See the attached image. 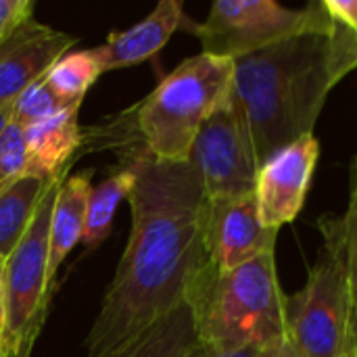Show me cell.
<instances>
[{"instance_id":"21","label":"cell","mask_w":357,"mask_h":357,"mask_svg":"<svg viewBox=\"0 0 357 357\" xmlns=\"http://www.w3.org/2000/svg\"><path fill=\"white\" fill-rule=\"evenodd\" d=\"M339 220H341V232H343L345 251H347L354 307L357 310V153L351 163V176H349V203H347L345 213Z\"/></svg>"},{"instance_id":"23","label":"cell","mask_w":357,"mask_h":357,"mask_svg":"<svg viewBox=\"0 0 357 357\" xmlns=\"http://www.w3.org/2000/svg\"><path fill=\"white\" fill-rule=\"evenodd\" d=\"M274 351H276V347L274 349H261V347L218 349V347H209V345L195 341L184 357H274Z\"/></svg>"},{"instance_id":"18","label":"cell","mask_w":357,"mask_h":357,"mask_svg":"<svg viewBox=\"0 0 357 357\" xmlns=\"http://www.w3.org/2000/svg\"><path fill=\"white\" fill-rule=\"evenodd\" d=\"M195 341L192 316L184 305L153 324L113 357H184Z\"/></svg>"},{"instance_id":"19","label":"cell","mask_w":357,"mask_h":357,"mask_svg":"<svg viewBox=\"0 0 357 357\" xmlns=\"http://www.w3.org/2000/svg\"><path fill=\"white\" fill-rule=\"evenodd\" d=\"M71 107V105H69ZM61 109H65V105L56 98V94L52 92V88L48 86L46 75L40 77L36 84H31L19 98H17V107H15V121L23 128H29L54 113H59Z\"/></svg>"},{"instance_id":"13","label":"cell","mask_w":357,"mask_h":357,"mask_svg":"<svg viewBox=\"0 0 357 357\" xmlns=\"http://www.w3.org/2000/svg\"><path fill=\"white\" fill-rule=\"evenodd\" d=\"M184 23V6L180 0H161L134 27L111 31L100 46L105 71H115L144 63L155 56Z\"/></svg>"},{"instance_id":"9","label":"cell","mask_w":357,"mask_h":357,"mask_svg":"<svg viewBox=\"0 0 357 357\" xmlns=\"http://www.w3.org/2000/svg\"><path fill=\"white\" fill-rule=\"evenodd\" d=\"M278 232L261 224L255 192L205 203L203 243L207 261L215 270H234L259 255L276 251Z\"/></svg>"},{"instance_id":"5","label":"cell","mask_w":357,"mask_h":357,"mask_svg":"<svg viewBox=\"0 0 357 357\" xmlns=\"http://www.w3.org/2000/svg\"><path fill=\"white\" fill-rule=\"evenodd\" d=\"M322 247L301 291L287 297V339L301 357H345L349 351L354 293L341 220H318Z\"/></svg>"},{"instance_id":"16","label":"cell","mask_w":357,"mask_h":357,"mask_svg":"<svg viewBox=\"0 0 357 357\" xmlns=\"http://www.w3.org/2000/svg\"><path fill=\"white\" fill-rule=\"evenodd\" d=\"M136 172L128 161H119L117 167L98 184L92 186L90 203H88V215H86V228L82 243L88 251L105 243L111 234L113 218L121 201H126L134 188Z\"/></svg>"},{"instance_id":"11","label":"cell","mask_w":357,"mask_h":357,"mask_svg":"<svg viewBox=\"0 0 357 357\" xmlns=\"http://www.w3.org/2000/svg\"><path fill=\"white\" fill-rule=\"evenodd\" d=\"M77 38L36 21H23L0 42V107L15 102L71 50Z\"/></svg>"},{"instance_id":"6","label":"cell","mask_w":357,"mask_h":357,"mask_svg":"<svg viewBox=\"0 0 357 357\" xmlns=\"http://www.w3.org/2000/svg\"><path fill=\"white\" fill-rule=\"evenodd\" d=\"M69 172L59 174L31 222L23 241L4 261V335L0 357H31L44 328L54 280L50 278V222L61 184Z\"/></svg>"},{"instance_id":"27","label":"cell","mask_w":357,"mask_h":357,"mask_svg":"<svg viewBox=\"0 0 357 357\" xmlns=\"http://www.w3.org/2000/svg\"><path fill=\"white\" fill-rule=\"evenodd\" d=\"M274 357H301V356L297 354V349L293 347V343H291L289 339H284V341L276 347Z\"/></svg>"},{"instance_id":"25","label":"cell","mask_w":357,"mask_h":357,"mask_svg":"<svg viewBox=\"0 0 357 357\" xmlns=\"http://www.w3.org/2000/svg\"><path fill=\"white\" fill-rule=\"evenodd\" d=\"M4 316H6V305H4V259H0V347H2V335H4Z\"/></svg>"},{"instance_id":"7","label":"cell","mask_w":357,"mask_h":357,"mask_svg":"<svg viewBox=\"0 0 357 357\" xmlns=\"http://www.w3.org/2000/svg\"><path fill=\"white\" fill-rule=\"evenodd\" d=\"M333 23L322 2L287 8L274 0H218L205 21L192 25V31L201 42V52L238 61Z\"/></svg>"},{"instance_id":"22","label":"cell","mask_w":357,"mask_h":357,"mask_svg":"<svg viewBox=\"0 0 357 357\" xmlns=\"http://www.w3.org/2000/svg\"><path fill=\"white\" fill-rule=\"evenodd\" d=\"M36 4L31 0H0V42L8 38L23 21L31 19Z\"/></svg>"},{"instance_id":"4","label":"cell","mask_w":357,"mask_h":357,"mask_svg":"<svg viewBox=\"0 0 357 357\" xmlns=\"http://www.w3.org/2000/svg\"><path fill=\"white\" fill-rule=\"evenodd\" d=\"M234 61L199 52L167 73L134 109L144 149L159 161H188L203 123L232 94Z\"/></svg>"},{"instance_id":"3","label":"cell","mask_w":357,"mask_h":357,"mask_svg":"<svg viewBox=\"0 0 357 357\" xmlns=\"http://www.w3.org/2000/svg\"><path fill=\"white\" fill-rule=\"evenodd\" d=\"M186 307L199 343L218 349H274L287 339V295L280 287L276 251L234 270L209 261L195 278Z\"/></svg>"},{"instance_id":"29","label":"cell","mask_w":357,"mask_h":357,"mask_svg":"<svg viewBox=\"0 0 357 357\" xmlns=\"http://www.w3.org/2000/svg\"><path fill=\"white\" fill-rule=\"evenodd\" d=\"M345 357H351V356H349V351H347V356H345Z\"/></svg>"},{"instance_id":"20","label":"cell","mask_w":357,"mask_h":357,"mask_svg":"<svg viewBox=\"0 0 357 357\" xmlns=\"http://www.w3.org/2000/svg\"><path fill=\"white\" fill-rule=\"evenodd\" d=\"M25 128L15 119L0 136V192L25 176Z\"/></svg>"},{"instance_id":"26","label":"cell","mask_w":357,"mask_h":357,"mask_svg":"<svg viewBox=\"0 0 357 357\" xmlns=\"http://www.w3.org/2000/svg\"><path fill=\"white\" fill-rule=\"evenodd\" d=\"M15 107H17V100L0 107V136L4 134V130H6L8 123L13 121V117H15Z\"/></svg>"},{"instance_id":"14","label":"cell","mask_w":357,"mask_h":357,"mask_svg":"<svg viewBox=\"0 0 357 357\" xmlns=\"http://www.w3.org/2000/svg\"><path fill=\"white\" fill-rule=\"evenodd\" d=\"M92 178H94V169L77 172L73 176H67L59 188L54 211H52V222H50L48 268H50L52 280L56 278V272L67 259V255L75 249L77 243H82L90 192L94 186Z\"/></svg>"},{"instance_id":"24","label":"cell","mask_w":357,"mask_h":357,"mask_svg":"<svg viewBox=\"0 0 357 357\" xmlns=\"http://www.w3.org/2000/svg\"><path fill=\"white\" fill-rule=\"evenodd\" d=\"M328 17L357 33V0H320Z\"/></svg>"},{"instance_id":"15","label":"cell","mask_w":357,"mask_h":357,"mask_svg":"<svg viewBox=\"0 0 357 357\" xmlns=\"http://www.w3.org/2000/svg\"><path fill=\"white\" fill-rule=\"evenodd\" d=\"M52 180L21 176L0 192V259L6 261L23 241Z\"/></svg>"},{"instance_id":"1","label":"cell","mask_w":357,"mask_h":357,"mask_svg":"<svg viewBox=\"0 0 357 357\" xmlns=\"http://www.w3.org/2000/svg\"><path fill=\"white\" fill-rule=\"evenodd\" d=\"M109 149L136 172L128 197L132 228L84 341L86 357L117 356L153 324L184 307L195 278L207 264V199L195 165L151 157L136 121L126 126Z\"/></svg>"},{"instance_id":"8","label":"cell","mask_w":357,"mask_h":357,"mask_svg":"<svg viewBox=\"0 0 357 357\" xmlns=\"http://www.w3.org/2000/svg\"><path fill=\"white\" fill-rule=\"evenodd\" d=\"M188 161L201 178L207 201L255 192L259 161L247 123L232 100L203 123Z\"/></svg>"},{"instance_id":"12","label":"cell","mask_w":357,"mask_h":357,"mask_svg":"<svg viewBox=\"0 0 357 357\" xmlns=\"http://www.w3.org/2000/svg\"><path fill=\"white\" fill-rule=\"evenodd\" d=\"M79 107L82 105L65 107L25 128V176L52 180L71 169L84 142V130L77 119Z\"/></svg>"},{"instance_id":"17","label":"cell","mask_w":357,"mask_h":357,"mask_svg":"<svg viewBox=\"0 0 357 357\" xmlns=\"http://www.w3.org/2000/svg\"><path fill=\"white\" fill-rule=\"evenodd\" d=\"M102 73L105 56L100 46H96L88 50H69L52 65V69L46 73V79L56 98L69 107L82 105L84 96Z\"/></svg>"},{"instance_id":"10","label":"cell","mask_w":357,"mask_h":357,"mask_svg":"<svg viewBox=\"0 0 357 357\" xmlns=\"http://www.w3.org/2000/svg\"><path fill=\"white\" fill-rule=\"evenodd\" d=\"M318 157L320 144L314 134H307L276 151L259 165L255 203L266 228L280 230L297 220L305 205Z\"/></svg>"},{"instance_id":"2","label":"cell","mask_w":357,"mask_h":357,"mask_svg":"<svg viewBox=\"0 0 357 357\" xmlns=\"http://www.w3.org/2000/svg\"><path fill=\"white\" fill-rule=\"evenodd\" d=\"M357 67V33L333 23L234 61L232 105L241 111L259 165L314 134L335 86Z\"/></svg>"},{"instance_id":"28","label":"cell","mask_w":357,"mask_h":357,"mask_svg":"<svg viewBox=\"0 0 357 357\" xmlns=\"http://www.w3.org/2000/svg\"><path fill=\"white\" fill-rule=\"evenodd\" d=\"M349 356L357 357V310H354V318H351V335H349Z\"/></svg>"}]
</instances>
